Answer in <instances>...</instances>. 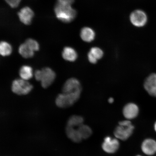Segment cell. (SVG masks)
I'll return each mask as SVG.
<instances>
[{"mask_svg": "<svg viewBox=\"0 0 156 156\" xmlns=\"http://www.w3.org/2000/svg\"><path fill=\"white\" fill-rule=\"evenodd\" d=\"M71 5L61 0H58L54 9L57 18L65 23H69L73 20L76 16V12Z\"/></svg>", "mask_w": 156, "mask_h": 156, "instance_id": "6da1fadb", "label": "cell"}, {"mask_svg": "<svg viewBox=\"0 0 156 156\" xmlns=\"http://www.w3.org/2000/svg\"><path fill=\"white\" fill-rule=\"evenodd\" d=\"M34 76L36 80L40 81L42 87L46 88L51 85L55 79V73L50 68L45 67L35 71Z\"/></svg>", "mask_w": 156, "mask_h": 156, "instance_id": "7a4b0ae2", "label": "cell"}, {"mask_svg": "<svg viewBox=\"0 0 156 156\" xmlns=\"http://www.w3.org/2000/svg\"><path fill=\"white\" fill-rule=\"evenodd\" d=\"M33 86L27 81L22 79H15L12 84L11 90L13 93L18 95H25L30 93Z\"/></svg>", "mask_w": 156, "mask_h": 156, "instance_id": "3957f363", "label": "cell"}, {"mask_svg": "<svg viewBox=\"0 0 156 156\" xmlns=\"http://www.w3.org/2000/svg\"><path fill=\"white\" fill-rule=\"evenodd\" d=\"M80 96L62 93L58 94L55 99L56 106L61 108L71 107L78 100Z\"/></svg>", "mask_w": 156, "mask_h": 156, "instance_id": "277c9868", "label": "cell"}, {"mask_svg": "<svg viewBox=\"0 0 156 156\" xmlns=\"http://www.w3.org/2000/svg\"><path fill=\"white\" fill-rule=\"evenodd\" d=\"M82 87L80 83L75 78L68 79L64 84L62 93L75 94L80 96Z\"/></svg>", "mask_w": 156, "mask_h": 156, "instance_id": "5b68a950", "label": "cell"}, {"mask_svg": "<svg viewBox=\"0 0 156 156\" xmlns=\"http://www.w3.org/2000/svg\"><path fill=\"white\" fill-rule=\"evenodd\" d=\"M134 129V126L132 124L128 126L119 125L115 130L114 135L118 139L125 141L132 135Z\"/></svg>", "mask_w": 156, "mask_h": 156, "instance_id": "8992f818", "label": "cell"}, {"mask_svg": "<svg viewBox=\"0 0 156 156\" xmlns=\"http://www.w3.org/2000/svg\"><path fill=\"white\" fill-rule=\"evenodd\" d=\"M130 20L133 24L137 27L145 25L147 21V17L144 11L137 10L133 12L130 16Z\"/></svg>", "mask_w": 156, "mask_h": 156, "instance_id": "52a82bcc", "label": "cell"}, {"mask_svg": "<svg viewBox=\"0 0 156 156\" xmlns=\"http://www.w3.org/2000/svg\"><path fill=\"white\" fill-rule=\"evenodd\" d=\"M144 86L146 91L151 96L156 97V73H152L146 78Z\"/></svg>", "mask_w": 156, "mask_h": 156, "instance_id": "ba28073f", "label": "cell"}, {"mask_svg": "<svg viewBox=\"0 0 156 156\" xmlns=\"http://www.w3.org/2000/svg\"><path fill=\"white\" fill-rule=\"evenodd\" d=\"M119 143L118 140L114 138L112 139L109 136H107L104 139L102 144V149L108 153L112 154L116 152L119 149Z\"/></svg>", "mask_w": 156, "mask_h": 156, "instance_id": "9c48e42d", "label": "cell"}, {"mask_svg": "<svg viewBox=\"0 0 156 156\" xmlns=\"http://www.w3.org/2000/svg\"><path fill=\"white\" fill-rule=\"evenodd\" d=\"M138 106L134 103H129L124 107L122 113L124 116L128 120L133 119L136 118L139 114Z\"/></svg>", "mask_w": 156, "mask_h": 156, "instance_id": "30bf717a", "label": "cell"}, {"mask_svg": "<svg viewBox=\"0 0 156 156\" xmlns=\"http://www.w3.org/2000/svg\"><path fill=\"white\" fill-rule=\"evenodd\" d=\"M18 15L21 22L25 25H30L34 17V11L30 8H23L18 13Z\"/></svg>", "mask_w": 156, "mask_h": 156, "instance_id": "8fae6325", "label": "cell"}, {"mask_svg": "<svg viewBox=\"0 0 156 156\" xmlns=\"http://www.w3.org/2000/svg\"><path fill=\"white\" fill-rule=\"evenodd\" d=\"M141 149L146 154L153 155L156 153V141L152 139H146L142 144Z\"/></svg>", "mask_w": 156, "mask_h": 156, "instance_id": "7c38bea8", "label": "cell"}, {"mask_svg": "<svg viewBox=\"0 0 156 156\" xmlns=\"http://www.w3.org/2000/svg\"><path fill=\"white\" fill-rule=\"evenodd\" d=\"M103 55L102 50L97 47H94L91 49L88 54V58L90 63L92 64L97 63L98 60L102 58Z\"/></svg>", "mask_w": 156, "mask_h": 156, "instance_id": "4fadbf2b", "label": "cell"}, {"mask_svg": "<svg viewBox=\"0 0 156 156\" xmlns=\"http://www.w3.org/2000/svg\"><path fill=\"white\" fill-rule=\"evenodd\" d=\"M66 133L70 139L76 143H79L83 140L77 129H75V128L67 126Z\"/></svg>", "mask_w": 156, "mask_h": 156, "instance_id": "5bb4252c", "label": "cell"}, {"mask_svg": "<svg viewBox=\"0 0 156 156\" xmlns=\"http://www.w3.org/2000/svg\"><path fill=\"white\" fill-rule=\"evenodd\" d=\"M62 55L64 59L69 62L75 61L77 58V52L69 47H66L64 48Z\"/></svg>", "mask_w": 156, "mask_h": 156, "instance_id": "9a60e30c", "label": "cell"}, {"mask_svg": "<svg viewBox=\"0 0 156 156\" xmlns=\"http://www.w3.org/2000/svg\"><path fill=\"white\" fill-rule=\"evenodd\" d=\"M80 36L82 39L83 41L89 42L94 40L95 33L93 29L90 28L85 27L82 29Z\"/></svg>", "mask_w": 156, "mask_h": 156, "instance_id": "2e32d148", "label": "cell"}, {"mask_svg": "<svg viewBox=\"0 0 156 156\" xmlns=\"http://www.w3.org/2000/svg\"><path fill=\"white\" fill-rule=\"evenodd\" d=\"M19 75L21 79L27 81L31 79L33 76L32 67L28 66H23L20 69Z\"/></svg>", "mask_w": 156, "mask_h": 156, "instance_id": "e0dca14e", "label": "cell"}, {"mask_svg": "<svg viewBox=\"0 0 156 156\" xmlns=\"http://www.w3.org/2000/svg\"><path fill=\"white\" fill-rule=\"evenodd\" d=\"M20 55L25 58H29L34 56V51L25 43L21 44L19 48Z\"/></svg>", "mask_w": 156, "mask_h": 156, "instance_id": "ac0fdd59", "label": "cell"}, {"mask_svg": "<svg viewBox=\"0 0 156 156\" xmlns=\"http://www.w3.org/2000/svg\"><path fill=\"white\" fill-rule=\"evenodd\" d=\"M83 119L81 116L73 115L68 119L67 123V126L75 128L79 127L83 124Z\"/></svg>", "mask_w": 156, "mask_h": 156, "instance_id": "d6986e66", "label": "cell"}, {"mask_svg": "<svg viewBox=\"0 0 156 156\" xmlns=\"http://www.w3.org/2000/svg\"><path fill=\"white\" fill-rule=\"evenodd\" d=\"M77 129L83 139H87L92 134V130L90 128L86 125H81L78 127Z\"/></svg>", "mask_w": 156, "mask_h": 156, "instance_id": "ffe728a7", "label": "cell"}, {"mask_svg": "<svg viewBox=\"0 0 156 156\" xmlns=\"http://www.w3.org/2000/svg\"><path fill=\"white\" fill-rule=\"evenodd\" d=\"M12 52L11 45L5 41H2L0 44V53L3 56L9 55Z\"/></svg>", "mask_w": 156, "mask_h": 156, "instance_id": "44dd1931", "label": "cell"}, {"mask_svg": "<svg viewBox=\"0 0 156 156\" xmlns=\"http://www.w3.org/2000/svg\"><path fill=\"white\" fill-rule=\"evenodd\" d=\"M27 45L30 47L34 51H37L39 50V45L36 40L32 39H28L25 42Z\"/></svg>", "mask_w": 156, "mask_h": 156, "instance_id": "7402d4cb", "label": "cell"}, {"mask_svg": "<svg viewBox=\"0 0 156 156\" xmlns=\"http://www.w3.org/2000/svg\"><path fill=\"white\" fill-rule=\"evenodd\" d=\"M11 7L16 8L18 6L21 0H5Z\"/></svg>", "mask_w": 156, "mask_h": 156, "instance_id": "603a6c76", "label": "cell"}, {"mask_svg": "<svg viewBox=\"0 0 156 156\" xmlns=\"http://www.w3.org/2000/svg\"><path fill=\"white\" fill-rule=\"evenodd\" d=\"M108 102L110 103H112L114 102V99L112 98H110L108 99Z\"/></svg>", "mask_w": 156, "mask_h": 156, "instance_id": "cb8c5ba5", "label": "cell"}, {"mask_svg": "<svg viewBox=\"0 0 156 156\" xmlns=\"http://www.w3.org/2000/svg\"><path fill=\"white\" fill-rule=\"evenodd\" d=\"M154 128L155 131L156 132V122L154 124Z\"/></svg>", "mask_w": 156, "mask_h": 156, "instance_id": "d4e9b609", "label": "cell"}, {"mask_svg": "<svg viewBox=\"0 0 156 156\" xmlns=\"http://www.w3.org/2000/svg\"><path fill=\"white\" fill-rule=\"evenodd\" d=\"M140 156V155H138V156Z\"/></svg>", "mask_w": 156, "mask_h": 156, "instance_id": "484cf974", "label": "cell"}]
</instances>
